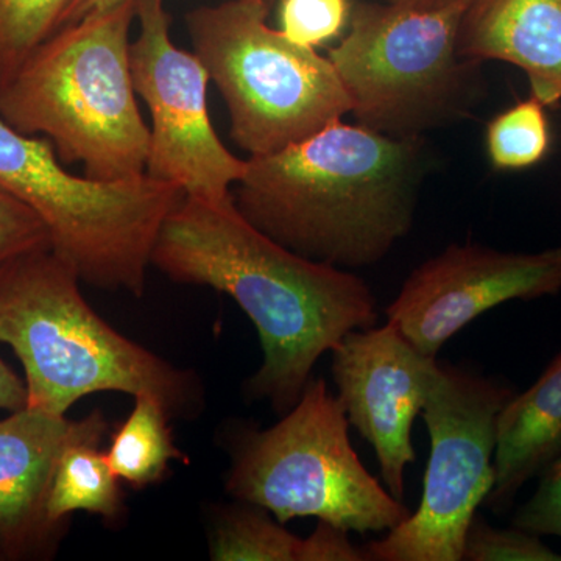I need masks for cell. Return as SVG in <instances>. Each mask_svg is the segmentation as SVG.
<instances>
[{"label": "cell", "mask_w": 561, "mask_h": 561, "mask_svg": "<svg viewBox=\"0 0 561 561\" xmlns=\"http://www.w3.org/2000/svg\"><path fill=\"white\" fill-rule=\"evenodd\" d=\"M121 2H124V0H72L68 11H66L61 28L66 27V25L76 24V22L84 20V18L91 16V14L108 10ZM264 2L272 9L275 0H264Z\"/></svg>", "instance_id": "4316f807"}, {"label": "cell", "mask_w": 561, "mask_h": 561, "mask_svg": "<svg viewBox=\"0 0 561 561\" xmlns=\"http://www.w3.org/2000/svg\"><path fill=\"white\" fill-rule=\"evenodd\" d=\"M471 0L437 5H360L328 55L357 124L391 138H423L474 102L476 68L459 51Z\"/></svg>", "instance_id": "8992f818"}, {"label": "cell", "mask_w": 561, "mask_h": 561, "mask_svg": "<svg viewBox=\"0 0 561 561\" xmlns=\"http://www.w3.org/2000/svg\"><path fill=\"white\" fill-rule=\"evenodd\" d=\"M79 283L51 249L0 265V343L24 367L28 408L66 415L88 394L151 391L171 416L195 411L202 398L195 376L111 328Z\"/></svg>", "instance_id": "3957f363"}, {"label": "cell", "mask_w": 561, "mask_h": 561, "mask_svg": "<svg viewBox=\"0 0 561 561\" xmlns=\"http://www.w3.org/2000/svg\"><path fill=\"white\" fill-rule=\"evenodd\" d=\"M560 456L561 353L497 416L494 483L483 504L494 513L507 511L519 490Z\"/></svg>", "instance_id": "9a60e30c"}, {"label": "cell", "mask_w": 561, "mask_h": 561, "mask_svg": "<svg viewBox=\"0 0 561 561\" xmlns=\"http://www.w3.org/2000/svg\"><path fill=\"white\" fill-rule=\"evenodd\" d=\"M331 354L335 397L350 426L375 449L391 496L404 502L405 467L416 460L413 421L426 402L437 357L413 348L390 323L348 332Z\"/></svg>", "instance_id": "7c38bea8"}, {"label": "cell", "mask_w": 561, "mask_h": 561, "mask_svg": "<svg viewBox=\"0 0 561 561\" xmlns=\"http://www.w3.org/2000/svg\"><path fill=\"white\" fill-rule=\"evenodd\" d=\"M461 560L467 561H561V553L541 541L540 535L512 526L500 529L476 513L465 537Z\"/></svg>", "instance_id": "44dd1931"}, {"label": "cell", "mask_w": 561, "mask_h": 561, "mask_svg": "<svg viewBox=\"0 0 561 561\" xmlns=\"http://www.w3.org/2000/svg\"><path fill=\"white\" fill-rule=\"evenodd\" d=\"M106 431L108 424L99 411L70 424L47 497V516L55 526L62 527L73 512L116 519L124 511L121 481L101 449Z\"/></svg>", "instance_id": "2e32d148"}, {"label": "cell", "mask_w": 561, "mask_h": 561, "mask_svg": "<svg viewBox=\"0 0 561 561\" xmlns=\"http://www.w3.org/2000/svg\"><path fill=\"white\" fill-rule=\"evenodd\" d=\"M561 291V247L511 253L453 243L411 273L386 309L413 348L437 357L449 339L483 312L512 300H537Z\"/></svg>", "instance_id": "8fae6325"}, {"label": "cell", "mask_w": 561, "mask_h": 561, "mask_svg": "<svg viewBox=\"0 0 561 561\" xmlns=\"http://www.w3.org/2000/svg\"><path fill=\"white\" fill-rule=\"evenodd\" d=\"M151 264L175 283L230 295L260 335V370L247 394L284 415L297 404L313 367L351 331L378 321V301L345 268L306 260L243 219L232 197H186L162 225Z\"/></svg>", "instance_id": "6da1fadb"}, {"label": "cell", "mask_w": 561, "mask_h": 561, "mask_svg": "<svg viewBox=\"0 0 561 561\" xmlns=\"http://www.w3.org/2000/svg\"><path fill=\"white\" fill-rule=\"evenodd\" d=\"M135 20L136 0H124L60 28L0 90V119L49 139L61 162H80L88 179L144 175L150 128L133 84Z\"/></svg>", "instance_id": "277c9868"}, {"label": "cell", "mask_w": 561, "mask_h": 561, "mask_svg": "<svg viewBox=\"0 0 561 561\" xmlns=\"http://www.w3.org/2000/svg\"><path fill=\"white\" fill-rule=\"evenodd\" d=\"M426 157L423 138L335 121L276 153L250 157L232 202L306 260L370 267L411 231Z\"/></svg>", "instance_id": "7a4b0ae2"}, {"label": "cell", "mask_w": 561, "mask_h": 561, "mask_svg": "<svg viewBox=\"0 0 561 561\" xmlns=\"http://www.w3.org/2000/svg\"><path fill=\"white\" fill-rule=\"evenodd\" d=\"M0 187L46 227L50 249L95 287L140 297L154 243L184 192L144 173L99 181L66 171L49 139L0 119Z\"/></svg>", "instance_id": "5b68a950"}, {"label": "cell", "mask_w": 561, "mask_h": 561, "mask_svg": "<svg viewBox=\"0 0 561 561\" xmlns=\"http://www.w3.org/2000/svg\"><path fill=\"white\" fill-rule=\"evenodd\" d=\"M70 424L28 405L0 420V560L36 559L57 545L62 527L50 523L47 497Z\"/></svg>", "instance_id": "4fadbf2b"}, {"label": "cell", "mask_w": 561, "mask_h": 561, "mask_svg": "<svg viewBox=\"0 0 561 561\" xmlns=\"http://www.w3.org/2000/svg\"><path fill=\"white\" fill-rule=\"evenodd\" d=\"M72 0H0V90L60 31Z\"/></svg>", "instance_id": "ffe728a7"}, {"label": "cell", "mask_w": 561, "mask_h": 561, "mask_svg": "<svg viewBox=\"0 0 561 561\" xmlns=\"http://www.w3.org/2000/svg\"><path fill=\"white\" fill-rule=\"evenodd\" d=\"M345 409L324 379L268 430H243L232 443L227 490L280 524L317 518L364 535L390 531L412 515L368 472L350 440Z\"/></svg>", "instance_id": "52a82bcc"}, {"label": "cell", "mask_w": 561, "mask_h": 561, "mask_svg": "<svg viewBox=\"0 0 561 561\" xmlns=\"http://www.w3.org/2000/svg\"><path fill=\"white\" fill-rule=\"evenodd\" d=\"M389 2L404 3V5L430 7L437 5V3L448 2V0H389Z\"/></svg>", "instance_id": "83f0119b"}, {"label": "cell", "mask_w": 561, "mask_h": 561, "mask_svg": "<svg viewBox=\"0 0 561 561\" xmlns=\"http://www.w3.org/2000/svg\"><path fill=\"white\" fill-rule=\"evenodd\" d=\"M44 249H50V241L43 221L0 187V265Z\"/></svg>", "instance_id": "603a6c76"}, {"label": "cell", "mask_w": 561, "mask_h": 561, "mask_svg": "<svg viewBox=\"0 0 561 561\" xmlns=\"http://www.w3.org/2000/svg\"><path fill=\"white\" fill-rule=\"evenodd\" d=\"M515 394L478 373L440 364L421 409L431 457L416 512L365 546L375 561H460L468 527L494 483L497 416Z\"/></svg>", "instance_id": "9c48e42d"}, {"label": "cell", "mask_w": 561, "mask_h": 561, "mask_svg": "<svg viewBox=\"0 0 561 561\" xmlns=\"http://www.w3.org/2000/svg\"><path fill=\"white\" fill-rule=\"evenodd\" d=\"M171 413L160 397L142 391L135 397V408L111 438L106 459L121 482L131 489H146L160 482L169 461L186 460L173 443L169 427Z\"/></svg>", "instance_id": "e0dca14e"}, {"label": "cell", "mask_w": 561, "mask_h": 561, "mask_svg": "<svg viewBox=\"0 0 561 561\" xmlns=\"http://www.w3.org/2000/svg\"><path fill=\"white\" fill-rule=\"evenodd\" d=\"M260 505L241 502L221 513L210 537L216 561H301L302 541Z\"/></svg>", "instance_id": "ac0fdd59"}, {"label": "cell", "mask_w": 561, "mask_h": 561, "mask_svg": "<svg viewBox=\"0 0 561 561\" xmlns=\"http://www.w3.org/2000/svg\"><path fill=\"white\" fill-rule=\"evenodd\" d=\"M485 147L497 171H523L545 160L551 149V128L537 98L516 103L486 125Z\"/></svg>", "instance_id": "d6986e66"}, {"label": "cell", "mask_w": 561, "mask_h": 561, "mask_svg": "<svg viewBox=\"0 0 561 561\" xmlns=\"http://www.w3.org/2000/svg\"><path fill=\"white\" fill-rule=\"evenodd\" d=\"M467 60L504 61L542 105L561 101V0H471L459 33Z\"/></svg>", "instance_id": "5bb4252c"}, {"label": "cell", "mask_w": 561, "mask_h": 561, "mask_svg": "<svg viewBox=\"0 0 561 561\" xmlns=\"http://www.w3.org/2000/svg\"><path fill=\"white\" fill-rule=\"evenodd\" d=\"M27 405V389L5 362L0 357V411H20Z\"/></svg>", "instance_id": "484cf974"}, {"label": "cell", "mask_w": 561, "mask_h": 561, "mask_svg": "<svg viewBox=\"0 0 561 561\" xmlns=\"http://www.w3.org/2000/svg\"><path fill=\"white\" fill-rule=\"evenodd\" d=\"M264 0H228L186 14L194 54L230 111L250 157L276 153L351 113L330 58L268 27Z\"/></svg>", "instance_id": "ba28073f"}, {"label": "cell", "mask_w": 561, "mask_h": 561, "mask_svg": "<svg viewBox=\"0 0 561 561\" xmlns=\"http://www.w3.org/2000/svg\"><path fill=\"white\" fill-rule=\"evenodd\" d=\"M367 551L356 548L350 540V531L319 522L316 530L302 541L301 561H365Z\"/></svg>", "instance_id": "d4e9b609"}, {"label": "cell", "mask_w": 561, "mask_h": 561, "mask_svg": "<svg viewBox=\"0 0 561 561\" xmlns=\"http://www.w3.org/2000/svg\"><path fill=\"white\" fill-rule=\"evenodd\" d=\"M350 18V0H280L279 31L291 43L316 49L337 38Z\"/></svg>", "instance_id": "7402d4cb"}, {"label": "cell", "mask_w": 561, "mask_h": 561, "mask_svg": "<svg viewBox=\"0 0 561 561\" xmlns=\"http://www.w3.org/2000/svg\"><path fill=\"white\" fill-rule=\"evenodd\" d=\"M512 526L561 538V456L541 472L540 485L513 515Z\"/></svg>", "instance_id": "cb8c5ba5"}, {"label": "cell", "mask_w": 561, "mask_h": 561, "mask_svg": "<svg viewBox=\"0 0 561 561\" xmlns=\"http://www.w3.org/2000/svg\"><path fill=\"white\" fill-rule=\"evenodd\" d=\"M136 18L133 84L151 116L147 175L175 184L186 197L230 201L249 161L234 157L214 130L208 70L197 55L173 44L164 0H136Z\"/></svg>", "instance_id": "30bf717a"}]
</instances>
